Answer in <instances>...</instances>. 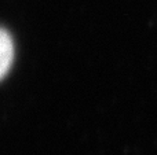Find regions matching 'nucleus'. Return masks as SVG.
<instances>
[{
	"mask_svg": "<svg viewBox=\"0 0 157 155\" xmlns=\"http://www.w3.org/2000/svg\"><path fill=\"white\" fill-rule=\"evenodd\" d=\"M14 44L11 36L0 27V81L6 77L13 63Z\"/></svg>",
	"mask_w": 157,
	"mask_h": 155,
	"instance_id": "f257e3e1",
	"label": "nucleus"
}]
</instances>
